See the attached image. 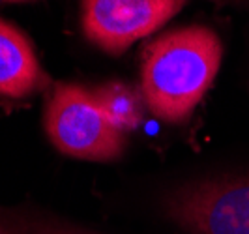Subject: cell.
<instances>
[{"instance_id": "2", "label": "cell", "mask_w": 249, "mask_h": 234, "mask_svg": "<svg viewBox=\"0 0 249 234\" xmlns=\"http://www.w3.org/2000/svg\"><path fill=\"white\" fill-rule=\"evenodd\" d=\"M45 131L66 156L87 161H112L122 156L125 133L103 112L92 90L83 85H56L45 109Z\"/></svg>"}, {"instance_id": "6", "label": "cell", "mask_w": 249, "mask_h": 234, "mask_svg": "<svg viewBox=\"0 0 249 234\" xmlns=\"http://www.w3.org/2000/svg\"><path fill=\"white\" fill-rule=\"evenodd\" d=\"M0 234H103L32 206L0 204Z\"/></svg>"}, {"instance_id": "5", "label": "cell", "mask_w": 249, "mask_h": 234, "mask_svg": "<svg viewBox=\"0 0 249 234\" xmlns=\"http://www.w3.org/2000/svg\"><path fill=\"white\" fill-rule=\"evenodd\" d=\"M51 85L28 37L0 19V96L23 99Z\"/></svg>"}, {"instance_id": "3", "label": "cell", "mask_w": 249, "mask_h": 234, "mask_svg": "<svg viewBox=\"0 0 249 234\" xmlns=\"http://www.w3.org/2000/svg\"><path fill=\"white\" fill-rule=\"evenodd\" d=\"M165 216L187 234H249V174H227L176 187Z\"/></svg>"}, {"instance_id": "9", "label": "cell", "mask_w": 249, "mask_h": 234, "mask_svg": "<svg viewBox=\"0 0 249 234\" xmlns=\"http://www.w3.org/2000/svg\"><path fill=\"white\" fill-rule=\"evenodd\" d=\"M215 2H221L223 4V2H231V0H215Z\"/></svg>"}, {"instance_id": "4", "label": "cell", "mask_w": 249, "mask_h": 234, "mask_svg": "<svg viewBox=\"0 0 249 234\" xmlns=\"http://www.w3.org/2000/svg\"><path fill=\"white\" fill-rule=\"evenodd\" d=\"M187 0H83L85 36L101 51L120 54L150 36L184 8Z\"/></svg>"}, {"instance_id": "1", "label": "cell", "mask_w": 249, "mask_h": 234, "mask_svg": "<svg viewBox=\"0 0 249 234\" xmlns=\"http://www.w3.org/2000/svg\"><path fill=\"white\" fill-rule=\"evenodd\" d=\"M223 58V43L212 28L189 25L156 37L142 51L141 94L150 112L182 124L210 90Z\"/></svg>"}, {"instance_id": "8", "label": "cell", "mask_w": 249, "mask_h": 234, "mask_svg": "<svg viewBox=\"0 0 249 234\" xmlns=\"http://www.w3.org/2000/svg\"><path fill=\"white\" fill-rule=\"evenodd\" d=\"M2 2H25V0H2Z\"/></svg>"}, {"instance_id": "7", "label": "cell", "mask_w": 249, "mask_h": 234, "mask_svg": "<svg viewBox=\"0 0 249 234\" xmlns=\"http://www.w3.org/2000/svg\"><path fill=\"white\" fill-rule=\"evenodd\" d=\"M92 92L103 112L120 131L124 133L135 131L142 124L146 105H144L141 90H137L135 87L122 83V81H111Z\"/></svg>"}]
</instances>
